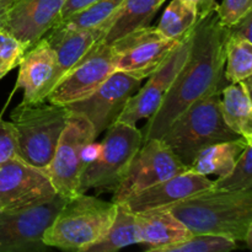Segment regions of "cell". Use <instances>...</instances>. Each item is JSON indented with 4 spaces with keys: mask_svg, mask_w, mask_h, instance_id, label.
<instances>
[{
    "mask_svg": "<svg viewBox=\"0 0 252 252\" xmlns=\"http://www.w3.org/2000/svg\"><path fill=\"white\" fill-rule=\"evenodd\" d=\"M226 38L228 29L219 21L216 10L198 19L192 30L189 57L159 110L142 130L143 142L161 138L189 106L207 96L221 93L230 84L224 76Z\"/></svg>",
    "mask_w": 252,
    "mask_h": 252,
    "instance_id": "1",
    "label": "cell"
},
{
    "mask_svg": "<svg viewBox=\"0 0 252 252\" xmlns=\"http://www.w3.org/2000/svg\"><path fill=\"white\" fill-rule=\"evenodd\" d=\"M192 234L226 236L252 248V189H209L167 206Z\"/></svg>",
    "mask_w": 252,
    "mask_h": 252,
    "instance_id": "2",
    "label": "cell"
},
{
    "mask_svg": "<svg viewBox=\"0 0 252 252\" xmlns=\"http://www.w3.org/2000/svg\"><path fill=\"white\" fill-rule=\"evenodd\" d=\"M116 214L115 202L85 193L66 198L47 228L43 241L49 249L86 252L106 235Z\"/></svg>",
    "mask_w": 252,
    "mask_h": 252,
    "instance_id": "3",
    "label": "cell"
},
{
    "mask_svg": "<svg viewBox=\"0 0 252 252\" xmlns=\"http://www.w3.org/2000/svg\"><path fill=\"white\" fill-rule=\"evenodd\" d=\"M220 101V93H217L194 102L172 122L161 137L187 169L206 148L240 138L226 126Z\"/></svg>",
    "mask_w": 252,
    "mask_h": 252,
    "instance_id": "4",
    "label": "cell"
},
{
    "mask_svg": "<svg viewBox=\"0 0 252 252\" xmlns=\"http://www.w3.org/2000/svg\"><path fill=\"white\" fill-rule=\"evenodd\" d=\"M71 111L66 106L42 101L21 102L11 111L19 158L43 170L51 161Z\"/></svg>",
    "mask_w": 252,
    "mask_h": 252,
    "instance_id": "5",
    "label": "cell"
},
{
    "mask_svg": "<svg viewBox=\"0 0 252 252\" xmlns=\"http://www.w3.org/2000/svg\"><path fill=\"white\" fill-rule=\"evenodd\" d=\"M142 144V130L138 129L137 126L113 123L106 130L97 154L89 159L84 169L79 193H86L93 189L113 191Z\"/></svg>",
    "mask_w": 252,
    "mask_h": 252,
    "instance_id": "6",
    "label": "cell"
},
{
    "mask_svg": "<svg viewBox=\"0 0 252 252\" xmlns=\"http://www.w3.org/2000/svg\"><path fill=\"white\" fill-rule=\"evenodd\" d=\"M96 138L90 122L84 116L71 112L56 152L43 169L57 193L65 198L79 194L81 175L89 161L88 152Z\"/></svg>",
    "mask_w": 252,
    "mask_h": 252,
    "instance_id": "7",
    "label": "cell"
},
{
    "mask_svg": "<svg viewBox=\"0 0 252 252\" xmlns=\"http://www.w3.org/2000/svg\"><path fill=\"white\" fill-rule=\"evenodd\" d=\"M180 42L150 25L134 30L111 43L115 71L144 80L161 66Z\"/></svg>",
    "mask_w": 252,
    "mask_h": 252,
    "instance_id": "8",
    "label": "cell"
},
{
    "mask_svg": "<svg viewBox=\"0 0 252 252\" xmlns=\"http://www.w3.org/2000/svg\"><path fill=\"white\" fill-rule=\"evenodd\" d=\"M65 197L57 194L51 201L16 211H0V252L47 251L43 235Z\"/></svg>",
    "mask_w": 252,
    "mask_h": 252,
    "instance_id": "9",
    "label": "cell"
},
{
    "mask_svg": "<svg viewBox=\"0 0 252 252\" xmlns=\"http://www.w3.org/2000/svg\"><path fill=\"white\" fill-rule=\"evenodd\" d=\"M179 158L161 138L143 142L133 157L128 170L113 189L112 202L125 201L137 192L187 171Z\"/></svg>",
    "mask_w": 252,
    "mask_h": 252,
    "instance_id": "10",
    "label": "cell"
},
{
    "mask_svg": "<svg viewBox=\"0 0 252 252\" xmlns=\"http://www.w3.org/2000/svg\"><path fill=\"white\" fill-rule=\"evenodd\" d=\"M115 71L111 44L100 41L57 83L47 101L68 106L90 96Z\"/></svg>",
    "mask_w": 252,
    "mask_h": 252,
    "instance_id": "11",
    "label": "cell"
},
{
    "mask_svg": "<svg viewBox=\"0 0 252 252\" xmlns=\"http://www.w3.org/2000/svg\"><path fill=\"white\" fill-rule=\"evenodd\" d=\"M57 191L43 170L14 158L0 165V211H16L51 201Z\"/></svg>",
    "mask_w": 252,
    "mask_h": 252,
    "instance_id": "12",
    "label": "cell"
},
{
    "mask_svg": "<svg viewBox=\"0 0 252 252\" xmlns=\"http://www.w3.org/2000/svg\"><path fill=\"white\" fill-rule=\"evenodd\" d=\"M191 36L192 32L177 44L161 66L148 76V81L144 86L138 89L130 96L116 122L137 126L139 121L149 120L155 115L169 93L172 81L189 57Z\"/></svg>",
    "mask_w": 252,
    "mask_h": 252,
    "instance_id": "13",
    "label": "cell"
},
{
    "mask_svg": "<svg viewBox=\"0 0 252 252\" xmlns=\"http://www.w3.org/2000/svg\"><path fill=\"white\" fill-rule=\"evenodd\" d=\"M140 84L142 80L139 79L122 71H113L90 96L66 107L71 112L84 116L98 137L117 121L127 101L140 88Z\"/></svg>",
    "mask_w": 252,
    "mask_h": 252,
    "instance_id": "14",
    "label": "cell"
},
{
    "mask_svg": "<svg viewBox=\"0 0 252 252\" xmlns=\"http://www.w3.org/2000/svg\"><path fill=\"white\" fill-rule=\"evenodd\" d=\"M65 0H12L6 7L1 29L29 47L61 21Z\"/></svg>",
    "mask_w": 252,
    "mask_h": 252,
    "instance_id": "15",
    "label": "cell"
},
{
    "mask_svg": "<svg viewBox=\"0 0 252 252\" xmlns=\"http://www.w3.org/2000/svg\"><path fill=\"white\" fill-rule=\"evenodd\" d=\"M59 79L61 73L56 52L42 37L22 57L15 89L24 93L22 102H42L47 100Z\"/></svg>",
    "mask_w": 252,
    "mask_h": 252,
    "instance_id": "16",
    "label": "cell"
},
{
    "mask_svg": "<svg viewBox=\"0 0 252 252\" xmlns=\"http://www.w3.org/2000/svg\"><path fill=\"white\" fill-rule=\"evenodd\" d=\"M213 181L208 176L196 174L189 170L174 177L148 187L125 199L133 212L167 207L181 199L212 189Z\"/></svg>",
    "mask_w": 252,
    "mask_h": 252,
    "instance_id": "17",
    "label": "cell"
},
{
    "mask_svg": "<svg viewBox=\"0 0 252 252\" xmlns=\"http://www.w3.org/2000/svg\"><path fill=\"white\" fill-rule=\"evenodd\" d=\"M110 24H103L93 29H74L56 25L43 38L56 52L61 79L95 46L102 41ZM59 79V80H61Z\"/></svg>",
    "mask_w": 252,
    "mask_h": 252,
    "instance_id": "18",
    "label": "cell"
},
{
    "mask_svg": "<svg viewBox=\"0 0 252 252\" xmlns=\"http://www.w3.org/2000/svg\"><path fill=\"white\" fill-rule=\"evenodd\" d=\"M142 244L149 252H165L167 248L192 235L187 226L166 207L134 212Z\"/></svg>",
    "mask_w": 252,
    "mask_h": 252,
    "instance_id": "19",
    "label": "cell"
},
{
    "mask_svg": "<svg viewBox=\"0 0 252 252\" xmlns=\"http://www.w3.org/2000/svg\"><path fill=\"white\" fill-rule=\"evenodd\" d=\"M220 110L226 126L252 144L251 78L230 83L220 93Z\"/></svg>",
    "mask_w": 252,
    "mask_h": 252,
    "instance_id": "20",
    "label": "cell"
},
{
    "mask_svg": "<svg viewBox=\"0 0 252 252\" xmlns=\"http://www.w3.org/2000/svg\"><path fill=\"white\" fill-rule=\"evenodd\" d=\"M165 0H123L111 19L102 42L111 44L120 37L149 26Z\"/></svg>",
    "mask_w": 252,
    "mask_h": 252,
    "instance_id": "21",
    "label": "cell"
},
{
    "mask_svg": "<svg viewBox=\"0 0 252 252\" xmlns=\"http://www.w3.org/2000/svg\"><path fill=\"white\" fill-rule=\"evenodd\" d=\"M249 144L251 143L240 137L238 139L226 140L211 145L197 155L196 159L189 166V170L204 176L208 175H217L218 177L225 176L233 170L239 157Z\"/></svg>",
    "mask_w": 252,
    "mask_h": 252,
    "instance_id": "22",
    "label": "cell"
},
{
    "mask_svg": "<svg viewBox=\"0 0 252 252\" xmlns=\"http://www.w3.org/2000/svg\"><path fill=\"white\" fill-rule=\"evenodd\" d=\"M140 244L142 236L134 212L122 201L116 203L115 219L106 235L90 246L86 252H115L127 246Z\"/></svg>",
    "mask_w": 252,
    "mask_h": 252,
    "instance_id": "23",
    "label": "cell"
},
{
    "mask_svg": "<svg viewBox=\"0 0 252 252\" xmlns=\"http://www.w3.org/2000/svg\"><path fill=\"white\" fill-rule=\"evenodd\" d=\"M198 19L193 4L187 0H171L155 27L167 38L182 41L191 33Z\"/></svg>",
    "mask_w": 252,
    "mask_h": 252,
    "instance_id": "24",
    "label": "cell"
},
{
    "mask_svg": "<svg viewBox=\"0 0 252 252\" xmlns=\"http://www.w3.org/2000/svg\"><path fill=\"white\" fill-rule=\"evenodd\" d=\"M252 75V42L228 34L224 76L228 83H240Z\"/></svg>",
    "mask_w": 252,
    "mask_h": 252,
    "instance_id": "25",
    "label": "cell"
},
{
    "mask_svg": "<svg viewBox=\"0 0 252 252\" xmlns=\"http://www.w3.org/2000/svg\"><path fill=\"white\" fill-rule=\"evenodd\" d=\"M122 1L123 0H96L57 25L74 29H93L103 24H110L113 14L117 11Z\"/></svg>",
    "mask_w": 252,
    "mask_h": 252,
    "instance_id": "26",
    "label": "cell"
},
{
    "mask_svg": "<svg viewBox=\"0 0 252 252\" xmlns=\"http://www.w3.org/2000/svg\"><path fill=\"white\" fill-rule=\"evenodd\" d=\"M212 189L223 191H241L252 189V144H249L239 157L235 166L225 176L213 181Z\"/></svg>",
    "mask_w": 252,
    "mask_h": 252,
    "instance_id": "27",
    "label": "cell"
},
{
    "mask_svg": "<svg viewBox=\"0 0 252 252\" xmlns=\"http://www.w3.org/2000/svg\"><path fill=\"white\" fill-rule=\"evenodd\" d=\"M238 249L234 239L212 234H192L185 241L167 248L165 252H229Z\"/></svg>",
    "mask_w": 252,
    "mask_h": 252,
    "instance_id": "28",
    "label": "cell"
},
{
    "mask_svg": "<svg viewBox=\"0 0 252 252\" xmlns=\"http://www.w3.org/2000/svg\"><path fill=\"white\" fill-rule=\"evenodd\" d=\"M29 48L27 44L12 36L6 30L0 29V79L19 66Z\"/></svg>",
    "mask_w": 252,
    "mask_h": 252,
    "instance_id": "29",
    "label": "cell"
},
{
    "mask_svg": "<svg viewBox=\"0 0 252 252\" xmlns=\"http://www.w3.org/2000/svg\"><path fill=\"white\" fill-rule=\"evenodd\" d=\"M249 11H252V0H223L216 7L219 21L225 27H230Z\"/></svg>",
    "mask_w": 252,
    "mask_h": 252,
    "instance_id": "30",
    "label": "cell"
},
{
    "mask_svg": "<svg viewBox=\"0 0 252 252\" xmlns=\"http://www.w3.org/2000/svg\"><path fill=\"white\" fill-rule=\"evenodd\" d=\"M17 157L19 148L14 126L0 117V165Z\"/></svg>",
    "mask_w": 252,
    "mask_h": 252,
    "instance_id": "31",
    "label": "cell"
},
{
    "mask_svg": "<svg viewBox=\"0 0 252 252\" xmlns=\"http://www.w3.org/2000/svg\"><path fill=\"white\" fill-rule=\"evenodd\" d=\"M251 27H252V11H249L248 14L244 15L239 21L235 24L231 25L228 29V34L230 37H235V38L245 39V41L252 42V33H251Z\"/></svg>",
    "mask_w": 252,
    "mask_h": 252,
    "instance_id": "32",
    "label": "cell"
},
{
    "mask_svg": "<svg viewBox=\"0 0 252 252\" xmlns=\"http://www.w3.org/2000/svg\"><path fill=\"white\" fill-rule=\"evenodd\" d=\"M94 1H96V0H65V2L63 5V10H62L61 21L68 19L69 16L74 15L75 12L80 11L81 9L86 7L88 5L93 4Z\"/></svg>",
    "mask_w": 252,
    "mask_h": 252,
    "instance_id": "33",
    "label": "cell"
},
{
    "mask_svg": "<svg viewBox=\"0 0 252 252\" xmlns=\"http://www.w3.org/2000/svg\"><path fill=\"white\" fill-rule=\"evenodd\" d=\"M187 1H189L196 6L199 19L208 15L213 10H216L217 5H218L216 0H187Z\"/></svg>",
    "mask_w": 252,
    "mask_h": 252,
    "instance_id": "34",
    "label": "cell"
},
{
    "mask_svg": "<svg viewBox=\"0 0 252 252\" xmlns=\"http://www.w3.org/2000/svg\"><path fill=\"white\" fill-rule=\"evenodd\" d=\"M6 5L0 2V29L2 26V21H4V17H5V12H6Z\"/></svg>",
    "mask_w": 252,
    "mask_h": 252,
    "instance_id": "35",
    "label": "cell"
},
{
    "mask_svg": "<svg viewBox=\"0 0 252 252\" xmlns=\"http://www.w3.org/2000/svg\"><path fill=\"white\" fill-rule=\"evenodd\" d=\"M12 0H0V2H2V4H5L7 6V5L10 4V2H11Z\"/></svg>",
    "mask_w": 252,
    "mask_h": 252,
    "instance_id": "36",
    "label": "cell"
}]
</instances>
